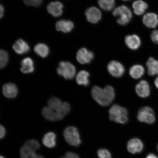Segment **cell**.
Returning <instances> with one entry per match:
<instances>
[{
  "mask_svg": "<svg viewBox=\"0 0 158 158\" xmlns=\"http://www.w3.org/2000/svg\"><path fill=\"white\" fill-rule=\"evenodd\" d=\"M6 131L5 128L4 126L1 125L0 126V138L1 139L5 137L6 135Z\"/></svg>",
  "mask_w": 158,
  "mask_h": 158,
  "instance_id": "35",
  "label": "cell"
},
{
  "mask_svg": "<svg viewBox=\"0 0 158 158\" xmlns=\"http://www.w3.org/2000/svg\"><path fill=\"white\" fill-rule=\"evenodd\" d=\"M85 15L87 19L89 22L93 23H98L102 18V13L100 10L92 7L86 10Z\"/></svg>",
  "mask_w": 158,
  "mask_h": 158,
  "instance_id": "11",
  "label": "cell"
},
{
  "mask_svg": "<svg viewBox=\"0 0 158 158\" xmlns=\"http://www.w3.org/2000/svg\"><path fill=\"white\" fill-rule=\"evenodd\" d=\"M127 149L128 151L131 153H141L143 149V143L141 140L137 138H134L128 142Z\"/></svg>",
  "mask_w": 158,
  "mask_h": 158,
  "instance_id": "10",
  "label": "cell"
},
{
  "mask_svg": "<svg viewBox=\"0 0 158 158\" xmlns=\"http://www.w3.org/2000/svg\"><path fill=\"white\" fill-rule=\"evenodd\" d=\"M146 158H158L156 156L152 153L149 154L148 155Z\"/></svg>",
  "mask_w": 158,
  "mask_h": 158,
  "instance_id": "36",
  "label": "cell"
},
{
  "mask_svg": "<svg viewBox=\"0 0 158 158\" xmlns=\"http://www.w3.org/2000/svg\"><path fill=\"white\" fill-rule=\"evenodd\" d=\"M98 155L99 158H111V154L106 149H100L98 152Z\"/></svg>",
  "mask_w": 158,
  "mask_h": 158,
  "instance_id": "31",
  "label": "cell"
},
{
  "mask_svg": "<svg viewBox=\"0 0 158 158\" xmlns=\"http://www.w3.org/2000/svg\"><path fill=\"white\" fill-rule=\"evenodd\" d=\"M42 114L45 119L51 121H59L63 118L49 106H44L42 110Z\"/></svg>",
  "mask_w": 158,
  "mask_h": 158,
  "instance_id": "15",
  "label": "cell"
},
{
  "mask_svg": "<svg viewBox=\"0 0 158 158\" xmlns=\"http://www.w3.org/2000/svg\"><path fill=\"white\" fill-rule=\"evenodd\" d=\"M48 106L64 118L70 112L71 107L68 102H62L58 98L52 97L48 101Z\"/></svg>",
  "mask_w": 158,
  "mask_h": 158,
  "instance_id": "3",
  "label": "cell"
},
{
  "mask_svg": "<svg viewBox=\"0 0 158 158\" xmlns=\"http://www.w3.org/2000/svg\"><path fill=\"white\" fill-rule=\"evenodd\" d=\"M155 84L156 86V88L157 89H158V77L156 79L155 82Z\"/></svg>",
  "mask_w": 158,
  "mask_h": 158,
  "instance_id": "38",
  "label": "cell"
},
{
  "mask_svg": "<svg viewBox=\"0 0 158 158\" xmlns=\"http://www.w3.org/2000/svg\"><path fill=\"white\" fill-rule=\"evenodd\" d=\"M35 151L25 145L21 148L20 154L21 158H44L43 156L37 155Z\"/></svg>",
  "mask_w": 158,
  "mask_h": 158,
  "instance_id": "22",
  "label": "cell"
},
{
  "mask_svg": "<svg viewBox=\"0 0 158 158\" xmlns=\"http://www.w3.org/2000/svg\"><path fill=\"white\" fill-rule=\"evenodd\" d=\"M125 41L128 48L133 50H136L139 48L141 44V40L138 35H129L125 37Z\"/></svg>",
  "mask_w": 158,
  "mask_h": 158,
  "instance_id": "18",
  "label": "cell"
},
{
  "mask_svg": "<svg viewBox=\"0 0 158 158\" xmlns=\"http://www.w3.org/2000/svg\"><path fill=\"white\" fill-rule=\"evenodd\" d=\"M74 27V23L72 21L62 20L57 22L56 24V30L62 31L64 33L70 32Z\"/></svg>",
  "mask_w": 158,
  "mask_h": 158,
  "instance_id": "19",
  "label": "cell"
},
{
  "mask_svg": "<svg viewBox=\"0 0 158 158\" xmlns=\"http://www.w3.org/2000/svg\"><path fill=\"white\" fill-rule=\"evenodd\" d=\"M56 135L54 133L49 132L44 135L42 140L43 145L49 148H52L56 145Z\"/></svg>",
  "mask_w": 158,
  "mask_h": 158,
  "instance_id": "21",
  "label": "cell"
},
{
  "mask_svg": "<svg viewBox=\"0 0 158 158\" xmlns=\"http://www.w3.org/2000/svg\"><path fill=\"white\" fill-rule=\"evenodd\" d=\"M3 94L6 98H14L17 96L18 90L16 85L12 83H8L4 85L2 88Z\"/></svg>",
  "mask_w": 158,
  "mask_h": 158,
  "instance_id": "14",
  "label": "cell"
},
{
  "mask_svg": "<svg viewBox=\"0 0 158 158\" xmlns=\"http://www.w3.org/2000/svg\"><path fill=\"white\" fill-rule=\"evenodd\" d=\"M151 38L154 43L158 44V30L154 31L152 32Z\"/></svg>",
  "mask_w": 158,
  "mask_h": 158,
  "instance_id": "33",
  "label": "cell"
},
{
  "mask_svg": "<svg viewBox=\"0 0 158 158\" xmlns=\"http://www.w3.org/2000/svg\"><path fill=\"white\" fill-rule=\"evenodd\" d=\"M145 72L143 67L141 65H134L130 69L129 74L132 78L137 79L143 76Z\"/></svg>",
  "mask_w": 158,
  "mask_h": 158,
  "instance_id": "24",
  "label": "cell"
},
{
  "mask_svg": "<svg viewBox=\"0 0 158 158\" xmlns=\"http://www.w3.org/2000/svg\"><path fill=\"white\" fill-rule=\"evenodd\" d=\"M24 145L35 151H37L40 147V144L38 141L34 139L28 140L26 142Z\"/></svg>",
  "mask_w": 158,
  "mask_h": 158,
  "instance_id": "30",
  "label": "cell"
},
{
  "mask_svg": "<svg viewBox=\"0 0 158 158\" xmlns=\"http://www.w3.org/2000/svg\"><path fill=\"white\" fill-rule=\"evenodd\" d=\"M77 59L81 64H88L91 62L94 58L93 53L85 48L79 49L77 54Z\"/></svg>",
  "mask_w": 158,
  "mask_h": 158,
  "instance_id": "9",
  "label": "cell"
},
{
  "mask_svg": "<svg viewBox=\"0 0 158 158\" xmlns=\"http://www.w3.org/2000/svg\"><path fill=\"white\" fill-rule=\"evenodd\" d=\"M122 1H130V0H122Z\"/></svg>",
  "mask_w": 158,
  "mask_h": 158,
  "instance_id": "40",
  "label": "cell"
},
{
  "mask_svg": "<svg viewBox=\"0 0 158 158\" xmlns=\"http://www.w3.org/2000/svg\"><path fill=\"white\" fill-rule=\"evenodd\" d=\"M76 71L73 64L65 61L59 63L57 69L58 74L67 80H72L76 75Z\"/></svg>",
  "mask_w": 158,
  "mask_h": 158,
  "instance_id": "6",
  "label": "cell"
},
{
  "mask_svg": "<svg viewBox=\"0 0 158 158\" xmlns=\"http://www.w3.org/2000/svg\"><path fill=\"white\" fill-rule=\"evenodd\" d=\"M107 69L112 76L116 78L121 77L125 72V68L123 65L115 60L112 61L109 63Z\"/></svg>",
  "mask_w": 158,
  "mask_h": 158,
  "instance_id": "8",
  "label": "cell"
},
{
  "mask_svg": "<svg viewBox=\"0 0 158 158\" xmlns=\"http://www.w3.org/2000/svg\"><path fill=\"white\" fill-rule=\"evenodd\" d=\"M109 113L110 119L116 123L124 124L128 121L127 110L118 105L112 106L109 110Z\"/></svg>",
  "mask_w": 158,
  "mask_h": 158,
  "instance_id": "2",
  "label": "cell"
},
{
  "mask_svg": "<svg viewBox=\"0 0 158 158\" xmlns=\"http://www.w3.org/2000/svg\"><path fill=\"white\" fill-rule=\"evenodd\" d=\"M91 94L94 100L102 106L109 105L115 97L114 89L110 85L106 86L103 89L95 86L92 89Z\"/></svg>",
  "mask_w": 158,
  "mask_h": 158,
  "instance_id": "1",
  "label": "cell"
},
{
  "mask_svg": "<svg viewBox=\"0 0 158 158\" xmlns=\"http://www.w3.org/2000/svg\"><path fill=\"white\" fill-rule=\"evenodd\" d=\"M9 60V55L6 51L1 49L0 51V68H4Z\"/></svg>",
  "mask_w": 158,
  "mask_h": 158,
  "instance_id": "29",
  "label": "cell"
},
{
  "mask_svg": "<svg viewBox=\"0 0 158 158\" xmlns=\"http://www.w3.org/2000/svg\"></svg>",
  "mask_w": 158,
  "mask_h": 158,
  "instance_id": "41",
  "label": "cell"
},
{
  "mask_svg": "<svg viewBox=\"0 0 158 158\" xmlns=\"http://www.w3.org/2000/svg\"><path fill=\"white\" fill-rule=\"evenodd\" d=\"M64 135L67 143L71 146L77 147L81 143L80 134L76 127L69 126L65 128Z\"/></svg>",
  "mask_w": 158,
  "mask_h": 158,
  "instance_id": "4",
  "label": "cell"
},
{
  "mask_svg": "<svg viewBox=\"0 0 158 158\" xmlns=\"http://www.w3.org/2000/svg\"><path fill=\"white\" fill-rule=\"evenodd\" d=\"M143 22L146 27L154 28L158 25V17L154 13H148L144 16Z\"/></svg>",
  "mask_w": 158,
  "mask_h": 158,
  "instance_id": "17",
  "label": "cell"
},
{
  "mask_svg": "<svg viewBox=\"0 0 158 158\" xmlns=\"http://www.w3.org/2000/svg\"><path fill=\"white\" fill-rule=\"evenodd\" d=\"M0 11H1V18L3 17L4 13V8L2 5H1L0 6Z\"/></svg>",
  "mask_w": 158,
  "mask_h": 158,
  "instance_id": "37",
  "label": "cell"
},
{
  "mask_svg": "<svg viewBox=\"0 0 158 158\" xmlns=\"http://www.w3.org/2000/svg\"><path fill=\"white\" fill-rule=\"evenodd\" d=\"M13 48L17 54L22 55L29 52L30 47L27 43L23 39H19L13 44Z\"/></svg>",
  "mask_w": 158,
  "mask_h": 158,
  "instance_id": "16",
  "label": "cell"
},
{
  "mask_svg": "<svg viewBox=\"0 0 158 158\" xmlns=\"http://www.w3.org/2000/svg\"><path fill=\"white\" fill-rule=\"evenodd\" d=\"M98 5L102 9L110 11L113 9L115 5L114 0H98Z\"/></svg>",
  "mask_w": 158,
  "mask_h": 158,
  "instance_id": "28",
  "label": "cell"
},
{
  "mask_svg": "<svg viewBox=\"0 0 158 158\" xmlns=\"http://www.w3.org/2000/svg\"><path fill=\"white\" fill-rule=\"evenodd\" d=\"M89 73L85 70L80 71L77 75L76 81L79 85L87 86L89 84Z\"/></svg>",
  "mask_w": 158,
  "mask_h": 158,
  "instance_id": "23",
  "label": "cell"
},
{
  "mask_svg": "<svg viewBox=\"0 0 158 158\" xmlns=\"http://www.w3.org/2000/svg\"><path fill=\"white\" fill-rule=\"evenodd\" d=\"M64 7L62 3L58 1L52 2L47 6L48 12L54 17H58L62 15Z\"/></svg>",
  "mask_w": 158,
  "mask_h": 158,
  "instance_id": "13",
  "label": "cell"
},
{
  "mask_svg": "<svg viewBox=\"0 0 158 158\" xmlns=\"http://www.w3.org/2000/svg\"><path fill=\"white\" fill-rule=\"evenodd\" d=\"M61 158H80L77 154L72 152H68L64 157Z\"/></svg>",
  "mask_w": 158,
  "mask_h": 158,
  "instance_id": "34",
  "label": "cell"
},
{
  "mask_svg": "<svg viewBox=\"0 0 158 158\" xmlns=\"http://www.w3.org/2000/svg\"><path fill=\"white\" fill-rule=\"evenodd\" d=\"M148 74L153 76L158 74V61L153 58H150L147 62Z\"/></svg>",
  "mask_w": 158,
  "mask_h": 158,
  "instance_id": "25",
  "label": "cell"
},
{
  "mask_svg": "<svg viewBox=\"0 0 158 158\" xmlns=\"http://www.w3.org/2000/svg\"><path fill=\"white\" fill-rule=\"evenodd\" d=\"M43 0H23L25 5L34 7H38L42 3Z\"/></svg>",
  "mask_w": 158,
  "mask_h": 158,
  "instance_id": "32",
  "label": "cell"
},
{
  "mask_svg": "<svg viewBox=\"0 0 158 158\" xmlns=\"http://www.w3.org/2000/svg\"><path fill=\"white\" fill-rule=\"evenodd\" d=\"M34 50L35 53L43 58H46L49 53V49L46 45L39 43L35 45Z\"/></svg>",
  "mask_w": 158,
  "mask_h": 158,
  "instance_id": "27",
  "label": "cell"
},
{
  "mask_svg": "<svg viewBox=\"0 0 158 158\" xmlns=\"http://www.w3.org/2000/svg\"><path fill=\"white\" fill-rule=\"evenodd\" d=\"M135 91L138 95L140 97H148L150 94V88L149 84L146 81H141L136 86Z\"/></svg>",
  "mask_w": 158,
  "mask_h": 158,
  "instance_id": "12",
  "label": "cell"
},
{
  "mask_svg": "<svg viewBox=\"0 0 158 158\" xmlns=\"http://www.w3.org/2000/svg\"><path fill=\"white\" fill-rule=\"evenodd\" d=\"M21 65L20 70L23 73H31L34 72V62L31 58H26L23 59L21 61Z\"/></svg>",
  "mask_w": 158,
  "mask_h": 158,
  "instance_id": "20",
  "label": "cell"
},
{
  "mask_svg": "<svg viewBox=\"0 0 158 158\" xmlns=\"http://www.w3.org/2000/svg\"><path fill=\"white\" fill-rule=\"evenodd\" d=\"M113 15L114 16L118 17L117 22L118 24L125 25L131 20L132 14L131 10L126 6H121L114 10Z\"/></svg>",
  "mask_w": 158,
  "mask_h": 158,
  "instance_id": "5",
  "label": "cell"
},
{
  "mask_svg": "<svg viewBox=\"0 0 158 158\" xmlns=\"http://www.w3.org/2000/svg\"><path fill=\"white\" fill-rule=\"evenodd\" d=\"M133 7L136 14L141 15H143L147 9L148 5L147 3L142 0H137L133 3Z\"/></svg>",
  "mask_w": 158,
  "mask_h": 158,
  "instance_id": "26",
  "label": "cell"
},
{
  "mask_svg": "<svg viewBox=\"0 0 158 158\" xmlns=\"http://www.w3.org/2000/svg\"><path fill=\"white\" fill-rule=\"evenodd\" d=\"M137 119L139 121L148 124H152L155 121L153 110L149 106H144L138 112Z\"/></svg>",
  "mask_w": 158,
  "mask_h": 158,
  "instance_id": "7",
  "label": "cell"
},
{
  "mask_svg": "<svg viewBox=\"0 0 158 158\" xmlns=\"http://www.w3.org/2000/svg\"><path fill=\"white\" fill-rule=\"evenodd\" d=\"M0 158H5L3 156H1V157H0Z\"/></svg>",
  "mask_w": 158,
  "mask_h": 158,
  "instance_id": "39",
  "label": "cell"
}]
</instances>
